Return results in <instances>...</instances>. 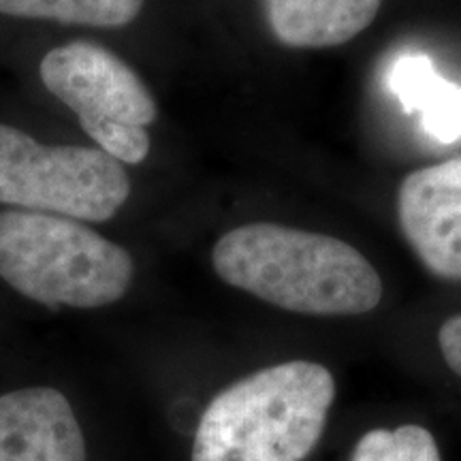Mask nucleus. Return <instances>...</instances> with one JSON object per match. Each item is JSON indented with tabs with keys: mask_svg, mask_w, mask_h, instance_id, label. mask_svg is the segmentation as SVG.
<instances>
[{
	"mask_svg": "<svg viewBox=\"0 0 461 461\" xmlns=\"http://www.w3.org/2000/svg\"><path fill=\"white\" fill-rule=\"evenodd\" d=\"M383 0H265L274 37L288 48H336L366 31Z\"/></svg>",
	"mask_w": 461,
	"mask_h": 461,
	"instance_id": "obj_8",
	"label": "nucleus"
},
{
	"mask_svg": "<svg viewBox=\"0 0 461 461\" xmlns=\"http://www.w3.org/2000/svg\"><path fill=\"white\" fill-rule=\"evenodd\" d=\"M135 263L129 250L73 218L0 212V278L48 308L92 310L120 302Z\"/></svg>",
	"mask_w": 461,
	"mask_h": 461,
	"instance_id": "obj_3",
	"label": "nucleus"
},
{
	"mask_svg": "<svg viewBox=\"0 0 461 461\" xmlns=\"http://www.w3.org/2000/svg\"><path fill=\"white\" fill-rule=\"evenodd\" d=\"M442 79L445 77L438 73L434 60L425 54H403L395 58L387 73L389 90L402 103L406 113H419Z\"/></svg>",
	"mask_w": 461,
	"mask_h": 461,
	"instance_id": "obj_11",
	"label": "nucleus"
},
{
	"mask_svg": "<svg viewBox=\"0 0 461 461\" xmlns=\"http://www.w3.org/2000/svg\"><path fill=\"white\" fill-rule=\"evenodd\" d=\"M420 124L438 143L461 140V86L442 79L420 109Z\"/></svg>",
	"mask_w": 461,
	"mask_h": 461,
	"instance_id": "obj_12",
	"label": "nucleus"
},
{
	"mask_svg": "<svg viewBox=\"0 0 461 461\" xmlns=\"http://www.w3.org/2000/svg\"><path fill=\"white\" fill-rule=\"evenodd\" d=\"M146 0H0V14L60 24L120 28L131 24Z\"/></svg>",
	"mask_w": 461,
	"mask_h": 461,
	"instance_id": "obj_9",
	"label": "nucleus"
},
{
	"mask_svg": "<svg viewBox=\"0 0 461 461\" xmlns=\"http://www.w3.org/2000/svg\"><path fill=\"white\" fill-rule=\"evenodd\" d=\"M0 461H86L82 428L60 391L0 395Z\"/></svg>",
	"mask_w": 461,
	"mask_h": 461,
	"instance_id": "obj_7",
	"label": "nucleus"
},
{
	"mask_svg": "<svg viewBox=\"0 0 461 461\" xmlns=\"http://www.w3.org/2000/svg\"><path fill=\"white\" fill-rule=\"evenodd\" d=\"M438 344H440V353L447 366L461 376V314L442 322L438 331Z\"/></svg>",
	"mask_w": 461,
	"mask_h": 461,
	"instance_id": "obj_13",
	"label": "nucleus"
},
{
	"mask_svg": "<svg viewBox=\"0 0 461 461\" xmlns=\"http://www.w3.org/2000/svg\"><path fill=\"white\" fill-rule=\"evenodd\" d=\"M41 82L77 113L86 135L109 157L140 165L149 154L146 126L157 120L152 92L120 56L96 43L73 41L50 50Z\"/></svg>",
	"mask_w": 461,
	"mask_h": 461,
	"instance_id": "obj_5",
	"label": "nucleus"
},
{
	"mask_svg": "<svg viewBox=\"0 0 461 461\" xmlns=\"http://www.w3.org/2000/svg\"><path fill=\"white\" fill-rule=\"evenodd\" d=\"M397 218L428 272L461 282V154L403 177Z\"/></svg>",
	"mask_w": 461,
	"mask_h": 461,
	"instance_id": "obj_6",
	"label": "nucleus"
},
{
	"mask_svg": "<svg viewBox=\"0 0 461 461\" xmlns=\"http://www.w3.org/2000/svg\"><path fill=\"white\" fill-rule=\"evenodd\" d=\"M350 461H442V457L431 431L420 425H402L363 434Z\"/></svg>",
	"mask_w": 461,
	"mask_h": 461,
	"instance_id": "obj_10",
	"label": "nucleus"
},
{
	"mask_svg": "<svg viewBox=\"0 0 461 461\" xmlns=\"http://www.w3.org/2000/svg\"><path fill=\"white\" fill-rule=\"evenodd\" d=\"M227 285L297 314H367L383 299V280L357 248L331 235L252 222L224 233L212 250Z\"/></svg>",
	"mask_w": 461,
	"mask_h": 461,
	"instance_id": "obj_1",
	"label": "nucleus"
},
{
	"mask_svg": "<svg viewBox=\"0 0 461 461\" xmlns=\"http://www.w3.org/2000/svg\"><path fill=\"white\" fill-rule=\"evenodd\" d=\"M333 397V374L314 361L250 374L207 403L190 461H303L325 431Z\"/></svg>",
	"mask_w": 461,
	"mask_h": 461,
	"instance_id": "obj_2",
	"label": "nucleus"
},
{
	"mask_svg": "<svg viewBox=\"0 0 461 461\" xmlns=\"http://www.w3.org/2000/svg\"><path fill=\"white\" fill-rule=\"evenodd\" d=\"M131 194L122 163L99 148L45 146L0 124V203L79 222H105Z\"/></svg>",
	"mask_w": 461,
	"mask_h": 461,
	"instance_id": "obj_4",
	"label": "nucleus"
}]
</instances>
